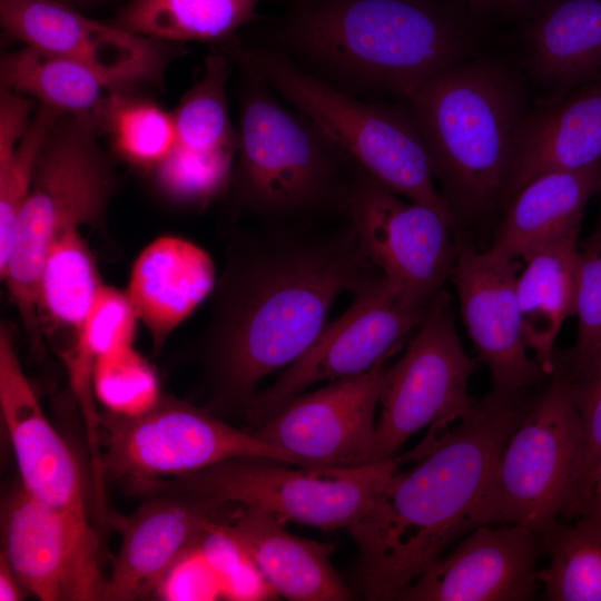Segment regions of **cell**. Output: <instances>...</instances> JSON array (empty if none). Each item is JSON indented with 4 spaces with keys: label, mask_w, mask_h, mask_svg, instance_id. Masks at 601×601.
Instances as JSON below:
<instances>
[{
    "label": "cell",
    "mask_w": 601,
    "mask_h": 601,
    "mask_svg": "<svg viewBox=\"0 0 601 601\" xmlns=\"http://www.w3.org/2000/svg\"><path fill=\"white\" fill-rule=\"evenodd\" d=\"M530 401L492 390L453 428L434 427L348 531L356 582L368 600H395L460 535L479 526L497 457Z\"/></svg>",
    "instance_id": "2"
},
{
    "label": "cell",
    "mask_w": 601,
    "mask_h": 601,
    "mask_svg": "<svg viewBox=\"0 0 601 601\" xmlns=\"http://www.w3.org/2000/svg\"><path fill=\"white\" fill-rule=\"evenodd\" d=\"M101 285L79 230L62 234L46 258L37 302L42 334L53 341L59 354L78 339Z\"/></svg>",
    "instance_id": "27"
},
{
    "label": "cell",
    "mask_w": 601,
    "mask_h": 601,
    "mask_svg": "<svg viewBox=\"0 0 601 601\" xmlns=\"http://www.w3.org/2000/svg\"><path fill=\"white\" fill-rule=\"evenodd\" d=\"M426 309L407 300L381 275L354 294L349 307L325 325L272 386L253 396L245 407L249 421L258 426L317 382L366 372L396 352Z\"/></svg>",
    "instance_id": "12"
},
{
    "label": "cell",
    "mask_w": 601,
    "mask_h": 601,
    "mask_svg": "<svg viewBox=\"0 0 601 601\" xmlns=\"http://www.w3.org/2000/svg\"><path fill=\"white\" fill-rule=\"evenodd\" d=\"M400 457L356 465L311 467L268 457H236L198 472L130 482L140 495L181 492L216 505L238 504L272 512L283 521L323 530L349 528L370 509Z\"/></svg>",
    "instance_id": "9"
},
{
    "label": "cell",
    "mask_w": 601,
    "mask_h": 601,
    "mask_svg": "<svg viewBox=\"0 0 601 601\" xmlns=\"http://www.w3.org/2000/svg\"><path fill=\"white\" fill-rule=\"evenodd\" d=\"M476 363L461 345L450 296L440 290L403 355L384 372L370 464L395 457L420 430L469 414L479 403L469 394Z\"/></svg>",
    "instance_id": "11"
},
{
    "label": "cell",
    "mask_w": 601,
    "mask_h": 601,
    "mask_svg": "<svg viewBox=\"0 0 601 601\" xmlns=\"http://www.w3.org/2000/svg\"><path fill=\"white\" fill-rule=\"evenodd\" d=\"M600 191L601 162L533 178L505 205L490 248L511 259H524L558 237L580 234L584 210Z\"/></svg>",
    "instance_id": "24"
},
{
    "label": "cell",
    "mask_w": 601,
    "mask_h": 601,
    "mask_svg": "<svg viewBox=\"0 0 601 601\" xmlns=\"http://www.w3.org/2000/svg\"><path fill=\"white\" fill-rule=\"evenodd\" d=\"M0 408L21 486L49 505L88 515L80 464L47 418L6 326L0 329Z\"/></svg>",
    "instance_id": "20"
},
{
    "label": "cell",
    "mask_w": 601,
    "mask_h": 601,
    "mask_svg": "<svg viewBox=\"0 0 601 601\" xmlns=\"http://www.w3.org/2000/svg\"><path fill=\"white\" fill-rule=\"evenodd\" d=\"M24 588L20 580L16 575L11 565L0 554V600L1 601H17L23 598Z\"/></svg>",
    "instance_id": "42"
},
{
    "label": "cell",
    "mask_w": 601,
    "mask_h": 601,
    "mask_svg": "<svg viewBox=\"0 0 601 601\" xmlns=\"http://www.w3.org/2000/svg\"><path fill=\"white\" fill-rule=\"evenodd\" d=\"M145 497L128 518L112 515L121 541L102 600L130 601L157 593L170 570L198 545L224 508L181 492Z\"/></svg>",
    "instance_id": "19"
},
{
    "label": "cell",
    "mask_w": 601,
    "mask_h": 601,
    "mask_svg": "<svg viewBox=\"0 0 601 601\" xmlns=\"http://www.w3.org/2000/svg\"><path fill=\"white\" fill-rule=\"evenodd\" d=\"M600 195H601V191H600ZM591 238L601 239V208H600L598 225Z\"/></svg>",
    "instance_id": "44"
},
{
    "label": "cell",
    "mask_w": 601,
    "mask_h": 601,
    "mask_svg": "<svg viewBox=\"0 0 601 601\" xmlns=\"http://www.w3.org/2000/svg\"><path fill=\"white\" fill-rule=\"evenodd\" d=\"M95 121L114 152L145 171H152L177 144L173 111L139 95L137 89L110 91Z\"/></svg>",
    "instance_id": "31"
},
{
    "label": "cell",
    "mask_w": 601,
    "mask_h": 601,
    "mask_svg": "<svg viewBox=\"0 0 601 601\" xmlns=\"http://www.w3.org/2000/svg\"><path fill=\"white\" fill-rule=\"evenodd\" d=\"M138 317L127 293L101 285L76 343L60 355L86 423L89 451L100 452V414L95 406L93 373L105 354L131 345Z\"/></svg>",
    "instance_id": "30"
},
{
    "label": "cell",
    "mask_w": 601,
    "mask_h": 601,
    "mask_svg": "<svg viewBox=\"0 0 601 601\" xmlns=\"http://www.w3.org/2000/svg\"><path fill=\"white\" fill-rule=\"evenodd\" d=\"M0 80L2 87L76 117L93 118L108 93L118 90L90 67L27 45L1 53Z\"/></svg>",
    "instance_id": "28"
},
{
    "label": "cell",
    "mask_w": 601,
    "mask_h": 601,
    "mask_svg": "<svg viewBox=\"0 0 601 601\" xmlns=\"http://www.w3.org/2000/svg\"><path fill=\"white\" fill-rule=\"evenodd\" d=\"M229 71V58L219 47L207 55L201 77L173 110L176 145L197 152L237 154L238 130L226 93Z\"/></svg>",
    "instance_id": "33"
},
{
    "label": "cell",
    "mask_w": 601,
    "mask_h": 601,
    "mask_svg": "<svg viewBox=\"0 0 601 601\" xmlns=\"http://www.w3.org/2000/svg\"><path fill=\"white\" fill-rule=\"evenodd\" d=\"M157 593L166 600H213L223 595V587L197 545L170 570Z\"/></svg>",
    "instance_id": "40"
},
{
    "label": "cell",
    "mask_w": 601,
    "mask_h": 601,
    "mask_svg": "<svg viewBox=\"0 0 601 601\" xmlns=\"http://www.w3.org/2000/svg\"><path fill=\"white\" fill-rule=\"evenodd\" d=\"M216 268L209 254L195 243L162 236L137 257L127 295L148 329L155 353L213 292Z\"/></svg>",
    "instance_id": "21"
},
{
    "label": "cell",
    "mask_w": 601,
    "mask_h": 601,
    "mask_svg": "<svg viewBox=\"0 0 601 601\" xmlns=\"http://www.w3.org/2000/svg\"><path fill=\"white\" fill-rule=\"evenodd\" d=\"M266 47L349 92L404 97L461 62L467 31L443 0H289Z\"/></svg>",
    "instance_id": "3"
},
{
    "label": "cell",
    "mask_w": 601,
    "mask_h": 601,
    "mask_svg": "<svg viewBox=\"0 0 601 601\" xmlns=\"http://www.w3.org/2000/svg\"><path fill=\"white\" fill-rule=\"evenodd\" d=\"M242 508L225 526L277 595L290 601L353 598L331 564L332 545L293 535L272 512Z\"/></svg>",
    "instance_id": "23"
},
{
    "label": "cell",
    "mask_w": 601,
    "mask_h": 601,
    "mask_svg": "<svg viewBox=\"0 0 601 601\" xmlns=\"http://www.w3.org/2000/svg\"><path fill=\"white\" fill-rule=\"evenodd\" d=\"M347 217L365 255L386 280L411 303L428 306L452 276L455 227L434 209L402 200L361 166Z\"/></svg>",
    "instance_id": "13"
},
{
    "label": "cell",
    "mask_w": 601,
    "mask_h": 601,
    "mask_svg": "<svg viewBox=\"0 0 601 601\" xmlns=\"http://www.w3.org/2000/svg\"><path fill=\"white\" fill-rule=\"evenodd\" d=\"M381 275L348 217L235 235L199 342L211 404L246 407L263 378L313 344L343 292Z\"/></svg>",
    "instance_id": "1"
},
{
    "label": "cell",
    "mask_w": 601,
    "mask_h": 601,
    "mask_svg": "<svg viewBox=\"0 0 601 601\" xmlns=\"http://www.w3.org/2000/svg\"><path fill=\"white\" fill-rule=\"evenodd\" d=\"M541 536L514 524H483L401 591V601H526L539 587Z\"/></svg>",
    "instance_id": "18"
},
{
    "label": "cell",
    "mask_w": 601,
    "mask_h": 601,
    "mask_svg": "<svg viewBox=\"0 0 601 601\" xmlns=\"http://www.w3.org/2000/svg\"><path fill=\"white\" fill-rule=\"evenodd\" d=\"M601 162V79L581 86L543 110L528 114L521 128L505 206L533 178Z\"/></svg>",
    "instance_id": "22"
},
{
    "label": "cell",
    "mask_w": 601,
    "mask_h": 601,
    "mask_svg": "<svg viewBox=\"0 0 601 601\" xmlns=\"http://www.w3.org/2000/svg\"><path fill=\"white\" fill-rule=\"evenodd\" d=\"M91 117L59 115L40 149L3 275L33 349L42 351L38 289L53 243L79 226L101 228L118 178Z\"/></svg>",
    "instance_id": "7"
},
{
    "label": "cell",
    "mask_w": 601,
    "mask_h": 601,
    "mask_svg": "<svg viewBox=\"0 0 601 601\" xmlns=\"http://www.w3.org/2000/svg\"><path fill=\"white\" fill-rule=\"evenodd\" d=\"M549 563L536 571L549 601H601V525L558 522L541 536Z\"/></svg>",
    "instance_id": "32"
},
{
    "label": "cell",
    "mask_w": 601,
    "mask_h": 601,
    "mask_svg": "<svg viewBox=\"0 0 601 601\" xmlns=\"http://www.w3.org/2000/svg\"><path fill=\"white\" fill-rule=\"evenodd\" d=\"M93 390L106 411L122 415L145 413L161 396L156 372L131 345L97 361Z\"/></svg>",
    "instance_id": "36"
},
{
    "label": "cell",
    "mask_w": 601,
    "mask_h": 601,
    "mask_svg": "<svg viewBox=\"0 0 601 601\" xmlns=\"http://www.w3.org/2000/svg\"><path fill=\"white\" fill-rule=\"evenodd\" d=\"M4 36L46 52L77 60L117 89L160 87L175 42L135 35L78 12L59 0H0Z\"/></svg>",
    "instance_id": "15"
},
{
    "label": "cell",
    "mask_w": 601,
    "mask_h": 601,
    "mask_svg": "<svg viewBox=\"0 0 601 601\" xmlns=\"http://www.w3.org/2000/svg\"><path fill=\"white\" fill-rule=\"evenodd\" d=\"M519 259L457 244L452 272L461 315L493 390L524 393L546 375L528 354L516 296Z\"/></svg>",
    "instance_id": "17"
},
{
    "label": "cell",
    "mask_w": 601,
    "mask_h": 601,
    "mask_svg": "<svg viewBox=\"0 0 601 601\" xmlns=\"http://www.w3.org/2000/svg\"><path fill=\"white\" fill-rule=\"evenodd\" d=\"M388 357L366 372L296 395L252 433L289 452L302 466L370 464Z\"/></svg>",
    "instance_id": "16"
},
{
    "label": "cell",
    "mask_w": 601,
    "mask_h": 601,
    "mask_svg": "<svg viewBox=\"0 0 601 601\" xmlns=\"http://www.w3.org/2000/svg\"><path fill=\"white\" fill-rule=\"evenodd\" d=\"M59 115L55 109L38 104L18 146L0 150V277L10 257L14 228L31 189L40 149Z\"/></svg>",
    "instance_id": "35"
},
{
    "label": "cell",
    "mask_w": 601,
    "mask_h": 601,
    "mask_svg": "<svg viewBox=\"0 0 601 601\" xmlns=\"http://www.w3.org/2000/svg\"><path fill=\"white\" fill-rule=\"evenodd\" d=\"M218 47L309 118L358 166L456 227L457 216L435 185L426 146L410 110L363 101L264 45H245L235 37Z\"/></svg>",
    "instance_id": "6"
},
{
    "label": "cell",
    "mask_w": 601,
    "mask_h": 601,
    "mask_svg": "<svg viewBox=\"0 0 601 601\" xmlns=\"http://www.w3.org/2000/svg\"><path fill=\"white\" fill-rule=\"evenodd\" d=\"M579 518H585L601 525V464L595 470L588 484Z\"/></svg>",
    "instance_id": "41"
},
{
    "label": "cell",
    "mask_w": 601,
    "mask_h": 601,
    "mask_svg": "<svg viewBox=\"0 0 601 601\" xmlns=\"http://www.w3.org/2000/svg\"><path fill=\"white\" fill-rule=\"evenodd\" d=\"M583 460L570 366L556 363L497 457L479 525H521L542 536L560 516H579Z\"/></svg>",
    "instance_id": "8"
},
{
    "label": "cell",
    "mask_w": 601,
    "mask_h": 601,
    "mask_svg": "<svg viewBox=\"0 0 601 601\" xmlns=\"http://www.w3.org/2000/svg\"><path fill=\"white\" fill-rule=\"evenodd\" d=\"M264 0H128L110 20L127 32L168 42L220 45L258 20Z\"/></svg>",
    "instance_id": "29"
},
{
    "label": "cell",
    "mask_w": 601,
    "mask_h": 601,
    "mask_svg": "<svg viewBox=\"0 0 601 601\" xmlns=\"http://www.w3.org/2000/svg\"><path fill=\"white\" fill-rule=\"evenodd\" d=\"M100 441L104 475L128 482L183 476L247 456L300 465L286 450L227 424L208 410L162 394L138 415L100 414Z\"/></svg>",
    "instance_id": "10"
},
{
    "label": "cell",
    "mask_w": 601,
    "mask_h": 601,
    "mask_svg": "<svg viewBox=\"0 0 601 601\" xmlns=\"http://www.w3.org/2000/svg\"><path fill=\"white\" fill-rule=\"evenodd\" d=\"M496 1H520V0H496Z\"/></svg>",
    "instance_id": "45"
},
{
    "label": "cell",
    "mask_w": 601,
    "mask_h": 601,
    "mask_svg": "<svg viewBox=\"0 0 601 601\" xmlns=\"http://www.w3.org/2000/svg\"><path fill=\"white\" fill-rule=\"evenodd\" d=\"M238 146L226 195L262 226H312L347 217L359 166L300 111L244 70Z\"/></svg>",
    "instance_id": "4"
},
{
    "label": "cell",
    "mask_w": 601,
    "mask_h": 601,
    "mask_svg": "<svg viewBox=\"0 0 601 601\" xmlns=\"http://www.w3.org/2000/svg\"><path fill=\"white\" fill-rule=\"evenodd\" d=\"M406 100L454 214L480 217L503 203L528 116L515 77L487 59L460 62Z\"/></svg>",
    "instance_id": "5"
},
{
    "label": "cell",
    "mask_w": 601,
    "mask_h": 601,
    "mask_svg": "<svg viewBox=\"0 0 601 601\" xmlns=\"http://www.w3.org/2000/svg\"><path fill=\"white\" fill-rule=\"evenodd\" d=\"M59 1L76 9V7L93 6L96 3H101L107 0H59Z\"/></svg>",
    "instance_id": "43"
},
{
    "label": "cell",
    "mask_w": 601,
    "mask_h": 601,
    "mask_svg": "<svg viewBox=\"0 0 601 601\" xmlns=\"http://www.w3.org/2000/svg\"><path fill=\"white\" fill-rule=\"evenodd\" d=\"M570 373L573 398L584 434L580 516L588 484L601 464V355L577 371L570 370Z\"/></svg>",
    "instance_id": "39"
},
{
    "label": "cell",
    "mask_w": 601,
    "mask_h": 601,
    "mask_svg": "<svg viewBox=\"0 0 601 601\" xmlns=\"http://www.w3.org/2000/svg\"><path fill=\"white\" fill-rule=\"evenodd\" d=\"M198 550L220 579L223 597L230 600H267L277 594L225 523L214 521Z\"/></svg>",
    "instance_id": "37"
},
{
    "label": "cell",
    "mask_w": 601,
    "mask_h": 601,
    "mask_svg": "<svg viewBox=\"0 0 601 601\" xmlns=\"http://www.w3.org/2000/svg\"><path fill=\"white\" fill-rule=\"evenodd\" d=\"M2 554L42 601L102 600L107 579L89 515L49 505L20 484L2 505Z\"/></svg>",
    "instance_id": "14"
},
{
    "label": "cell",
    "mask_w": 601,
    "mask_h": 601,
    "mask_svg": "<svg viewBox=\"0 0 601 601\" xmlns=\"http://www.w3.org/2000/svg\"><path fill=\"white\" fill-rule=\"evenodd\" d=\"M528 41L536 78L563 93L601 79V0H545Z\"/></svg>",
    "instance_id": "26"
},
{
    "label": "cell",
    "mask_w": 601,
    "mask_h": 601,
    "mask_svg": "<svg viewBox=\"0 0 601 601\" xmlns=\"http://www.w3.org/2000/svg\"><path fill=\"white\" fill-rule=\"evenodd\" d=\"M235 159V152H197L176 145L151 173L167 199L203 209L227 194Z\"/></svg>",
    "instance_id": "34"
},
{
    "label": "cell",
    "mask_w": 601,
    "mask_h": 601,
    "mask_svg": "<svg viewBox=\"0 0 601 601\" xmlns=\"http://www.w3.org/2000/svg\"><path fill=\"white\" fill-rule=\"evenodd\" d=\"M575 315L578 333L570 370L577 371L601 355V239L580 249Z\"/></svg>",
    "instance_id": "38"
},
{
    "label": "cell",
    "mask_w": 601,
    "mask_h": 601,
    "mask_svg": "<svg viewBox=\"0 0 601 601\" xmlns=\"http://www.w3.org/2000/svg\"><path fill=\"white\" fill-rule=\"evenodd\" d=\"M579 234L558 237L528 255L516 280L523 337L544 374L556 367L554 343L575 315L580 265Z\"/></svg>",
    "instance_id": "25"
}]
</instances>
